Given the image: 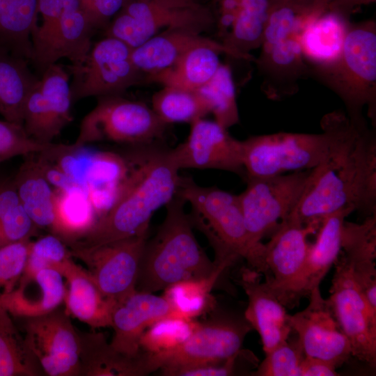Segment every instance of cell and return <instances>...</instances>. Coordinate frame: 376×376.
Wrapping results in <instances>:
<instances>
[{"mask_svg":"<svg viewBox=\"0 0 376 376\" xmlns=\"http://www.w3.org/2000/svg\"><path fill=\"white\" fill-rule=\"evenodd\" d=\"M198 46H208L221 54L240 59L235 53L217 39L181 28L165 29L133 48L132 58L147 83L148 77L171 67L187 52Z\"/></svg>","mask_w":376,"mask_h":376,"instance_id":"d4e9b609","label":"cell"},{"mask_svg":"<svg viewBox=\"0 0 376 376\" xmlns=\"http://www.w3.org/2000/svg\"><path fill=\"white\" fill-rule=\"evenodd\" d=\"M311 169L281 175L246 178V189L238 195L251 242L258 244L276 229L297 203Z\"/></svg>","mask_w":376,"mask_h":376,"instance_id":"7c38bea8","label":"cell"},{"mask_svg":"<svg viewBox=\"0 0 376 376\" xmlns=\"http://www.w3.org/2000/svg\"><path fill=\"white\" fill-rule=\"evenodd\" d=\"M327 10L324 0H281L270 4L261 46L299 36L305 27Z\"/></svg>","mask_w":376,"mask_h":376,"instance_id":"8d00e7d4","label":"cell"},{"mask_svg":"<svg viewBox=\"0 0 376 376\" xmlns=\"http://www.w3.org/2000/svg\"><path fill=\"white\" fill-rule=\"evenodd\" d=\"M34 157L41 173L54 189L69 190L79 187L54 162L47 158L42 152L35 153Z\"/></svg>","mask_w":376,"mask_h":376,"instance_id":"f5cc1de1","label":"cell"},{"mask_svg":"<svg viewBox=\"0 0 376 376\" xmlns=\"http://www.w3.org/2000/svg\"><path fill=\"white\" fill-rule=\"evenodd\" d=\"M321 127L320 134L277 132L242 141L246 178L312 169L330 158L340 145L342 129L332 113L322 117Z\"/></svg>","mask_w":376,"mask_h":376,"instance_id":"5b68a950","label":"cell"},{"mask_svg":"<svg viewBox=\"0 0 376 376\" xmlns=\"http://www.w3.org/2000/svg\"><path fill=\"white\" fill-rule=\"evenodd\" d=\"M336 367L327 361L315 358L304 357L300 368V376H336Z\"/></svg>","mask_w":376,"mask_h":376,"instance_id":"db71d44e","label":"cell"},{"mask_svg":"<svg viewBox=\"0 0 376 376\" xmlns=\"http://www.w3.org/2000/svg\"><path fill=\"white\" fill-rule=\"evenodd\" d=\"M350 20L327 10L309 23L298 38L302 54L311 65L334 62L340 55Z\"/></svg>","mask_w":376,"mask_h":376,"instance_id":"f546056e","label":"cell"},{"mask_svg":"<svg viewBox=\"0 0 376 376\" xmlns=\"http://www.w3.org/2000/svg\"><path fill=\"white\" fill-rule=\"evenodd\" d=\"M354 208L345 207L324 217L317 230L315 242L310 244L304 265L297 278L281 297L285 307L293 308L308 297L320 284L341 251V230L345 218Z\"/></svg>","mask_w":376,"mask_h":376,"instance_id":"ffe728a7","label":"cell"},{"mask_svg":"<svg viewBox=\"0 0 376 376\" xmlns=\"http://www.w3.org/2000/svg\"><path fill=\"white\" fill-rule=\"evenodd\" d=\"M37 228L24 208L13 182L0 183V246L30 240Z\"/></svg>","mask_w":376,"mask_h":376,"instance_id":"7bdbcfd3","label":"cell"},{"mask_svg":"<svg viewBox=\"0 0 376 376\" xmlns=\"http://www.w3.org/2000/svg\"><path fill=\"white\" fill-rule=\"evenodd\" d=\"M194 1H201L200 0H194Z\"/></svg>","mask_w":376,"mask_h":376,"instance_id":"91938a15","label":"cell"},{"mask_svg":"<svg viewBox=\"0 0 376 376\" xmlns=\"http://www.w3.org/2000/svg\"><path fill=\"white\" fill-rule=\"evenodd\" d=\"M54 191V221L51 232L68 246L84 237L95 226L97 217L81 188Z\"/></svg>","mask_w":376,"mask_h":376,"instance_id":"836d02e7","label":"cell"},{"mask_svg":"<svg viewBox=\"0 0 376 376\" xmlns=\"http://www.w3.org/2000/svg\"><path fill=\"white\" fill-rule=\"evenodd\" d=\"M305 357L297 336L288 339L265 354L253 373L256 376H300Z\"/></svg>","mask_w":376,"mask_h":376,"instance_id":"bcb514c9","label":"cell"},{"mask_svg":"<svg viewBox=\"0 0 376 376\" xmlns=\"http://www.w3.org/2000/svg\"><path fill=\"white\" fill-rule=\"evenodd\" d=\"M86 194L99 219L112 205L126 170L123 156L75 143H52L42 151Z\"/></svg>","mask_w":376,"mask_h":376,"instance_id":"30bf717a","label":"cell"},{"mask_svg":"<svg viewBox=\"0 0 376 376\" xmlns=\"http://www.w3.org/2000/svg\"><path fill=\"white\" fill-rule=\"evenodd\" d=\"M39 0H0V47L31 61Z\"/></svg>","mask_w":376,"mask_h":376,"instance_id":"e575fe53","label":"cell"},{"mask_svg":"<svg viewBox=\"0 0 376 376\" xmlns=\"http://www.w3.org/2000/svg\"><path fill=\"white\" fill-rule=\"evenodd\" d=\"M220 54L208 46L194 47L171 67L148 77L147 83L197 91L217 71Z\"/></svg>","mask_w":376,"mask_h":376,"instance_id":"d590c367","label":"cell"},{"mask_svg":"<svg viewBox=\"0 0 376 376\" xmlns=\"http://www.w3.org/2000/svg\"><path fill=\"white\" fill-rule=\"evenodd\" d=\"M352 205L367 217L376 214V134L366 127L359 130L352 150Z\"/></svg>","mask_w":376,"mask_h":376,"instance_id":"d6a6232c","label":"cell"},{"mask_svg":"<svg viewBox=\"0 0 376 376\" xmlns=\"http://www.w3.org/2000/svg\"><path fill=\"white\" fill-rule=\"evenodd\" d=\"M187 139L171 155L182 169H218L234 173L244 180L242 141L233 137L228 129L215 120L200 118L190 124Z\"/></svg>","mask_w":376,"mask_h":376,"instance_id":"ac0fdd59","label":"cell"},{"mask_svg":"<svg viewBox=\"0 0 376 376\" xmlns=\"http://www.w3.org/2000/svg\"><path fill=\"white\" fill-rule=\"evenodd\" d=\"M31 240L0 246V290H11L22 276L26 263Z\"/></svg>","mask_w":376,"mask_h":376,"instance_id":"c3c4849f","label":"cell"},{"mask_svg":"<svg viewBox=\"0 0 376 376\" xmlns=\"http://www.w3.org/2000/svg\"><path fill=\"white\" fill-rule=\"evenodd\" d=\"M25 341L44 373L49 376H79V338L65 311L58 308L24 318Z\"/></svg>","mask_w":376,"mask_h":376,"instance_id":"9a60e30c","label":"cell"},{"mask_svg":"<svg viewBox=\"0 0 376 376\" xmlns=\"http://www.w3.org/2000/svg\"><path fill=\"white\" fill-rule=\"evenodd\" d=\"M65 292L63 275L53 269H42L22 275L11 290L1 292L0 306L17 318L40 316L58 308Z\"/></svg>","mask_w":376,"mask_h":376,"instance_id":"484cf974","label":"cell"},{"mask_svg":"<svg viewBox=\"0 0 376 376\" xmlns=\"http://www.w3.org/2000/svg\"><path fill=\"white\" fill-rule=\"evenodd\" d=\"M72 258L68 245L52 234L31 241L28 257L22 275H29L42 269H53L62 275L68 261Z\"/></svg>","mask_w":376,"mask_h":376,"instance_id":"f6af8a7d","label":"cell"},{"mask_svg":"<svg viewBox=\"0 0 376 376\" xmlns=\"http://www.w3.org/2000/svg\"><path fill=\"white\" fill-rule=\"evenodd\" d=\"M310 65V76L336 93L350 120L367 125V106L372 125L376 121V23L369 19L351 23L340 56L325 65Z\"/></svg>","mask_w":376,"mask_h":376,"instance_id":"277c9868","label":"cell"},{"mask_svg":"<svg viewBox=\"0 0 376 376\" xmlns=\"http://www.w3.org/2000/svg\"><path fill=\"white\" fill-rule=\"evenodd\" d=\"M208 6L214 22L217 40L224 45L241 9L242 0H210Z\"/></svg>","mask_w":376,"mask_h":376,"instance_id":"f907efd6","label":"cell"},{"mask_svg":"<svg viewBox=\"0 0 376 376\" xmlns=\"http://www.w3.org/2000/svg\"><path fill=\"white\" fill-rule=\"evenodd\" d=\"M357 134L350 130L335 153L311 169L297 203L284 220L319 227L328 215L349 206L354 207L352 150Z\"/></svg>","mask_w":376,"mask_h":376,"instance_id":"9c48e42d","label":"cell"},{"mask_svg":"<svg viewBox=\"0 0 376 376\" xmlns=\"http://www.w3.org/2000/svg\"><path fill=\"white\" fill-rule=\"evenodd\" d=\"M269 0H242L241 9L224 45L240 59L254 62L250 52L261 47Z\"/></svg>","mask_w":376,"mask_h":376,"instance_id":"f35d334b","label":"cell"},{"mask_svg":"<svg viewBox=\"0 0 376 376\" xmlns=\"http://www.w3.org/2000/svg\"><path fill=\"white\" fill-rule=\"evenodd\" d=\"M148 230L93 247L70 246L88 267L103 295L116 302L136 290L140 263Z\"/></svg>","mask_w":376,"mask_h":376,"instance_id":"5bb4252c","label":"cell"},{"mask_svg":"<svg viewBox=\"0 0 376 376\" xmlns=\"http://www.w3.org/2000/svg\"><path fill=\"white\" fill-rule=\"evenodd\" d=\"M217 264V269L208 277L180 281L164 290L162 296L178 317L194 320L217 308L212 290L221 274L230 267L227 263Z\"/></svg>","mask_w":376,"mask_h":376,"instance_id":"74e56055","label":"cell"},{"mask_svg":"<svg viewBox=\"0 0 376 376\" xmlns=\"http://www.w3.org/2000/svg\"><path fill=\"white\" fill-rule=\"evenodd\" d=\"M176 194L190 204L191 224L209 241L215 263L233 265L243 258L250 268L267 274L264 244L251 242L238 195L215 187H202L191 178L182 176Z\"/></svg>","mask_w":376,"mask_h":376,"instance_id":"3957f363","label":"cell"},{"mask_svg":"<svg viewBox=\"0 0 376 376\" xmlns=\"http://www.w3.org/2000/svg\"><path fill=\"white\" fill-rule=\"evenodd\" d=\"M237 283L248 298L244 317L259 334L266 354L290 338L292 332L290 315L265 282H261L259 272L243 267Z\"/></svg>","mask_w":376,"mask_h":376,"instance_id":"603a6c76","label":"cell"},{"mask_svg":"<svg viewBox=\"0 0 376 376\" xmlns=\"http://www.w3.org/2000/svg\"><path fill=\"white\" fill-rule=\"evenodd\" d=\"M132 50L124 42L104 36L81 61L65 65L72 77V104L92 96L123 95L131 87L147 84L132 61Z\"/></svg>","mask_w":376,"mask_h":376,"instance_id":"ba28073f","label":"cell"},{"mask_svg":"<svg viewBox=\"0 0 376 376\" xmlns=\"http://www.w3.org/2000/svg\"><path fill=\"white\" fill-rule=\"evenodd\" d=\"M308 299L306 308L289 315L292 330L306 357L327 361L338 368L352 357L350 343L329 299L322 297L320 287L312 290Z\"/></svg>","mask_w":376,"mask_h":376,"instance_id":"e0dca14e","label":"cell"},{"mask_svg":"<svg viewBox=\"0 0 376 376\" xmlns=\"http://www.w3.org/2000/svg\"><path fill=\"white\" fill-rule=\"evenodd\" d=\"M329 298L347 337L352 357L371 368L376 366V311L355 281L350 264L340 251L335 263Z\"/></svg>","mask_w":376,"mask_h":376,"instance_id":"4fadbf2b","label":"cell"},{"mask_svg":"<svg viewBox=\"0 0 376 376\" xmlns=\"http://www.w3.org/2000/svg\"><path fill=\"white\" fill-rule=\"evenodd\" d=\"M281 1V0H269V3H270V4H272V3L278 2V1Z\"/></svg>","mask_w":376,"mask_h":376,"instance_id":"6f0895ef","label":"cell"},{"mask_svg":"<svg viewBox=\"0 0 376 376\" xmlns=\"http://www.w3.org/2000/svg\"><path fill=\"white\" fill-rule=\"evenodd\" d=\"M298 36L261 46L255 63L263 77L261 88L272 100H281L295 94L299 81L310 76V65L305 60Z\"/></svg>","mask_w":376,"mask_h":376,"instance_id":"cb8c5ba5","label":"cell"},{"mask_svg":"<svg viewBox=\"0 0 376 376\" xmlns=\"http://www.w3.org/2000/svg\"><path fill=\"white\" fill-rule=\"evenodd\" d=\"M30 64L29 60L0 47V114L22 125L25 102L40 78Z\"/></svg>","mask_w":376,"mask_h":376,"instance_id":"4dcf8cb0","label":"cell"},{"mask_svg":"<svg viewBox=\"0 0 376 376\" xmlns=\"http://www.w3.org/2000/svg\"><path fill=\"white\" fill-rule=\"evenodd\" d=\"M96 98V105L81 121L75 145L109 141L137 146L160 143L165 137L169 125L144 102L123 95Z\"/></svg>","mask_w":376,"mask_h":376,"instance_id":"52a82bcc","label":"cell"},{"mask_svg":"<svg viewBox=\"0 0 376 376\" xmlns=\"http://www.w3.org/2000/svg\"><path fill=\"white\" fill-rule=\"evenodd\" d=\"M186 203L175 194L165 205L163 222L143 248L137 290L154 293L180 281L208 277L218 267L197 242Z\"/></svg>","mask_w":376,"mask_h":376,"instance_id":"7a4b0ae2","label":"cell"},{"mask_svg":"<svg viewBox=\"0 0 376 376\" xmlns=\"http://www.w3.org/2000/svg\"><path fill=\"white\" fill-rule=\"evenodd\" d=\"M246 361H257V359L252 352L241 349L224 360L180 368L171 373L169 376L235 375L240 373V368H244L241 364Z\"/></svg>","mask_w":376,"mask_h":376,"instance_id":"681fc988","label":"cell"},{"mask_svg":"<svg viewBox=\"0 0 376 376\" xmlns=\"http://www.w3.org/2000/svg\"><path fill=\"white\" fill-rule=\"evenodd\" d=\"M45 143L27 134L22 125L0 120V163L16 156H26L48 148Z\"/></svg>","mask_w":376,"mask_h":376,"instance_id":"7dc6e473","label":"cell"},{"mask_svg":"<svg viewBox=\"0 0 376 376\" xmlns=\"http://www.w3.org/2000/svg\"><path fill=\"white\" fill-rule=\"evenodd\" d=\"M198 324L194 320L168 317L151 324L142 334L140 349L153 354L167 352L182 345Z\"/></svg>","mask_w":376,"mask_h":376,"instance_id":"ee69618b","label":"cell"},{"mask_svg":"<svg viewBox=\"0 0 376 376\" xmlns=\"http://www.w3.org/2000/svg\"><path fill=\"white\" fill-rule=\"evenodd\" d=\"M80 1H81V8H83L95 0H80Z\"/></svg>","mask_w":376,"mask_h":376,"instance_id":"9f6ffc18","label":"cell"},{"mask_svg":"<svg viewBox=\"0 0 376 376\" xmlns=\"http://www.w3.org/2000/svg\"><path fill=\"white\" fill-rule=\"evenodd\" d=\"M127 0H95L82 9L97 30H104Z\"/></svg>","mask_w":376,"mask_h":376,"instance_id":"816d5d0a","label":"cell"},{"mask_svg":"<svg viewBox=\"0 0 376 376\" xmlns=\"http://www.w3.org/2000/svg\"><path fill=\"white\" fill-rule=\"evenodd\" d=\"M318 227L289 220L281 221L270 240L264 244L267 267L265 283L279 299L297 278L310 244L307 237Z\"/></svg>","mask_w":376,"mask_h":376,"instance_id":"44dd1931","label":"cell"},{"mask_svg":"<svg viewBox=\"0 0 376 376\" xmlns=\"http://www.w3.org/2000/svg\"><path fill=\"white\" fill-rule=\"evenodd\" d=\"M211 318L198 324L191 336L178 348L152 354L161 375L169 376L185 367L224 360L242 349L247 334L253 329L243 316L212 311Z\"/></svg>","mask_w":376,"mask_h":376,"instance_id":"8fae6325","label":"cell"},{"mask_svg":"<svg viewBox=\"0 0 376 376\" xmlns=\"http://www.w3.org/2000/svg\"><path fill=\"white\" fill-rule=\"evenodd\" d=\"M327 3H328L329 1H331V0H324Z\"/></svg>","mask_w":376,"mask_h":376,"instance_id":"680465c9","label":"cell"},{"mask_svg":"<svg viewBox=\"0 0 376 376\" xmlns=\"http://www.w3.org/2000/svg\"><path fill=\"white\" fill-rule=\"evenodd\" d=\"M341 251L351 265L360 290L376 310V214L365 217L360 224L345 220Z\"/></svg>","mask_w":376,"mask_h":376,"instance_id":"f1b7e54d","label":"cell"},{"mask_svg":"<svg viewBox=\"0 0 376 376\" xmlns=\"http://www.w3.org/2000/svg\"><path fill=\"white\" fill-rule=\"evenodd\" d=\"M80 375L143 376L156 371L152 354L128 356L113 349L102 333L79 332Z\"/></svg>","mask_w":376,"mask_h":376,"instance_id":"4316f807","label":"cell"},{"mask_svg":"<svg viewBox=\"0 0 376 376\" xmlns=\"http://www.w3.org/2000/svg\"><path fill=\"white\" fill-rule=\"evenodd\" d=\"M62 4L63 10L56 24L33 45L30 63L40 76L61 58H68L71 63L81 61L93 45L91 39L97 30L80 1H62Z\"/></svg>","mask_w":376,"mask_h":376,"instance_id":"d6986e66","label":"cell"},{"mask_svg":"<svg viewBox=\"0 0 376 376\" xmlns=\"http://www.w3.org/2000/svg\"><path fill=\"white\" fill-rule=\"evenodd\" d=\"M207 102L214 120L224 127L240 122L235 86L231 68L221 63L214 76L196 91Z\"/></svg>","mask_w":376,"mask_h":376,"instance_id":"b9f144b4","label":"cell"},{"mask_svg":"<svg viewBox=\"0 0 376 376\" xmlns=\"http://www.w3.org/2000/svg\"><path fill=\"white\" fill-rule=\"evenodd\" d=\"M151 102L153 111L168 125L191 124L210 113L206 100L196 91L162 86L152 95Z\"/></svg>","mask_w":376,"mask_h":376,"instance_id":"60d3db41","label":"cell"},{"mask_svg":"<svg viewBox=\"0 0 376 376\" xmlns=\"http://www.w3.org/2000/svg\"><path fill=\"white\" fill-rule=\"evenodd\" d=\"M63 276L67 284L65 312L93 329L111 327L116 302L103 295L89 272L71 258Z\"/></svg>","mask_w":376,"mask_h":376,"instance_id":"83f0119b","label":"cell"},{"mask_svg":"<svg viewBox=\"0 0 376 376\" xmlns=\"http://www.w3.org/2000/svg\"><path fill=\"white\" fill-rule=\"evenodd\" d=\"M375 1L376 0H331L327 3V8L350 20L352 14L357 8Z\"/></svg>","mask_w":376,"mask_h":376,"instance_id":"11a10c76","label":"cell"},{"mask_svg":"<svg viewBox=\"0 0 376 376\" xmlns=\"http://www.w3.org/2000/svg\"><path fill=\"white\" fill-rule=\"evenodd\" d=\"M173 316L178 317L163 296L136 290L114 306L110 345L122 354L135 356L141 351L139 341L143 332L154 322Z\"/></svg>","mask_w":376,"mask_h":376,"instance_id":"7402d4cb","label":"cell"},{"mask_svg":"<svg viewBox=\"0 0 376 376\" xmlns=\"http://www.w3.org/2000/svg\"><path fill=\"white\" fill-rule=\"evenodd\" d=\"M173 28L201 33L214 30L208 4L194 0H127L104 31L105 36L133 49L160 31Z\"/></svg>","mask_w":376,"mask_h":376,"instance_id":"8992f818","label":"cell"},{"mask_svg":"<svg viewBox=\"0 0 376 376\" xmlns=\"http://www.w3.org/2000/svg\"><path fill=\"white\" fill-rule=\"evenodd\" d=\"M34 154L24 156L13 182L26 212L37 228L50 231L54 221V191L41 173Z\"/></svg>","mask_w":376,"mask_h":376,"instance_id":"1f68e13d","label":"cell"},{"mask_svg":"<svg viewBox=\"0 0 376 376\" xmlns=\"http://www.w3.org/2000/svg\"><path fill=\"white\" fill-rule=\"evenodd\" d=\"M129 147L123 155L125 173L110 208L69 246L93 247L149 230L154 212L176 194L180 175L171 149L160 143Z\"/></svg>","mask_w":376,"mask_h":376,"instance_id":"6da1fadb","label":"cell"},{"mask_svg":"<svg viewBox=\"0 0 376 376\" xmlns=\"http://www.w3.org/2000/svg\"><path fill=\"white\" fill-rule=\"evenodd\" d=\"M0 306V376H39L44 373L37 358Z\"/></svg>","mask_w":376,"mask_h":376,"instance_id":"ab89813d","label":"cell"},{"mask_svg":"<svg viewBox=\"0 0 376 376\" xmlns=\"http://www.w3.org/2000/svg\"><path fill=\"white\" fill-rule=\"evenodd\" d=\"M70 75L59 63L49 65L28 95L23 111V127L29 136L52 143L73 117Z\"/></svg>","mask_w":376,"mask_h":376,"instance_id":"2e32d148","label":"cell"}]
</instances>
